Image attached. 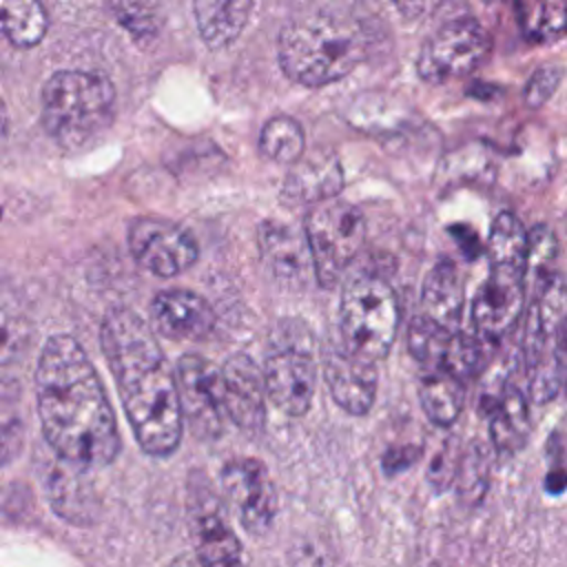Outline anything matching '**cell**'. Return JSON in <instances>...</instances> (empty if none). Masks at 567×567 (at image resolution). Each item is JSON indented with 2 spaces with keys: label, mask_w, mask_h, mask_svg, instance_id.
I'll list each match as a JSON object with an SVG mask.
<instances>
[{
  "label": "cell",
  "mask_w": 567,
  "mask_h": 567,
  "mask_svg": "<svg viewBox=\"0 0 567 567\" xmlns=\"http://www.w3.org/2000/svg\"><path fill=\"white\" fill-rule=\"evenodd\" d=\"M35 403L47 443L82 467L111 463L120 434L102 381L69 334L49 337L35 368Z\"/></svg>",
  "instance_id": "6da1fadb"
},
{
  "label": "cell",
  "mask_w": 567,
  "mask_h": 567,
  "mask_svg": "<svg viewBox=\"0 0 567 567\" xmlns=\"http://www.w3.org/2000/svg\"><path fill=\"white\" fill-rule=\"evenodd\" d=\"M527 264L489 261V275L472 303L476 332L487 339H501L518 319L525 299Z\"/></svg>",
  "instance_id": "30bf717a"
},
{
  "label": "cell",
  "mask_w": 567,
  "mask_h": 567,
  "mask_svg": "<svg viewBox=\"0 0 567 567\" xmlns=\"http://www.w3.org/2000/svg\"><path fill=\"white\" fill-rule=\"evenodd\" d=\"M341 188L343 171L339 157L328 148H315L290 164V171L281 184V199L290 206H315L337 197Z\"/></svg>",
  "instance_id": "e0dca14e"
},
{
  "label": "cell",
  "mask_w": 567,
  "mask_h": 567,
  "mask_svg": "<svg viewBox=\"0 0 567 567\" xmlns=\"http://www.w3.org/2000/svg\"><path fill=\"white\" fill-rule=\"evenodd\" d=\"M264 379L268 399L275 408L290 416H303L312 403L317 383L312 348L270 346Z\"/></svg>",
  "instance_id": "8fae6325"
},
{
  "label": "cell",
  "mask_w": 567,
  "mask_h": 567,
  "mask_svg": "<svg viewBox=\"0 0 567 567\" xmlns=\"http://www.w3.org/2000/svg\"><path fill=\"white\" fill-rule=\"evenodd\" d=\"M252 0H193L197 31L206 47L226 49L248 24Z\"/></svg>",
  "instance_id": "ffe728a7"
},
{
  "label": "cell",
  "mask_w": 567,
  "mask_h": 567,
  "mask_svg": "<svg viewBox=\"0 0 567 567\" xmlns=\"http://www.w3.org/2000/svg\"><path fill=\"white\" fill-rule=\"evenodd\" d=\"M323 372L334 403L348 414H365L377 394V368L372 361L350 352L343 343L330 346L323 357Z\"/></svg>",
  "instance_id": "9a60e30c"
},
{
  "label": "cell",
  "mask_w": 567,
  "mask_h": 567,
  "mask_svg": "<svg viewBox=\"0 0 567 567\" xmlns=\"http://www.w3.org/2000/svg\"><path fill=\"white\" fill-rule=\"evenodd\" d=\"M190 523L202 567H244L241 543L228 527L217 496L202 485L190 487Z\"/></svg>",
  "instance_id": "4fadbf2b"
},
{
  "label": "cell",
  "mask_w": 567,
  "mask_h": 567,
  "mask_svg": "<svg viewBox=\"0 0 567 567\" xmlns=\"http://www.w3.org/2000/svg\"><path fill=\"white\" fill-rule=\"evenodd\" d=\"M483 2H492V0H483Z\"/></svg>",
  "instance_id": "8d00e7d4"
},
{
  "label": "cell",
  "mask_w": 567,
  "mask_h": 567,
  "mask_svg": "<svg viewBox=\"0 0 567 567\" xmlns=\"http://www.w3.org/2000/svg\"><path fill=\"white\" fill-rule=\"evenodd\" d=\"M343 346L377 363L390 352L399 328V303L388 279L363 272L348 279L339 312Z\"/></svg>",
  "instance_id": "5b68a950"
},
{
  "label": "cell",
  "mask_w": 567,
  "mask_h": 567,
  "mask_svg": "<svg viewBox=\"0 0 567 567\" xmlns=\"http://www.w3.org/2000/svg\"><path fill=\"white\" fill-rule=\"evenodd\" d=\"M226 412L246 432H261L266 425V379L248 354H233L224 368Z\"/></svg>",
  "instance_id": "2e32d148"
},
{
  "label": "cell",
  "mask_w": 567,
  "mask_h": 567,
  "mask_svg": "<svg viewBox=\"0 0 567 567\" xmlns=\"http://www.w3.org/2000/svg\"><path fill=\"white\" fill-rule=\"evenodd\" d=\"M128 248L135 261L157 277H175L197 261V241L179 224L159 217H137L128 226Z\"/></svg>",
  "instance_id": "9c48e42d"
},
{
  "label": "cell",
  "mask_w": 567,
  "mask_h": 567,
  "mask_svg": "<svg viewBox=\"0 0 567 567\" xmlns=\"http://www.w3.org/2000/svg\"><path fill=\"white\" fill-rule=\"evenodd\" d=\"M374 42V22L343 2L323 0L288 18L277 55L292 82L317 89L352 73L370 58Z\"/></svg>",
  "instance_id": "3957f363"
},
{
  "label": "cell",
  "mask_w": 567,
  "mask_h": 567,
  "mask_svg": "<svg viewBox=\"0 0 567 567\" xmlns=\"http://www.w3.org/2000/svg\"><path fill=\"white\" fill-rule=\"evenodd\" d=\"M492 443L501 454H516L529 434V408L527 399L516 385H505L498 399H494L489 416Z\"/></svg>",
  "instance_id": "7402d4cb"
},
{
  "label": "cell",
  "mask_w": 567,
  "mask_h": 567,
  "mask_svg": "<svg viewBox=\"0 0 567 567\" xmlns=\"http://www.w3.org/2000/svg\"><path fill=\"white\" fill-rule=\"evenodd\" d=\"M290 567H332V560L323 554L321 545L317 540L299 538L290 547Z\"/></svg>",
  "instance_id": "836d02e7"
},
{
  "label": "cell",
  "mask_w": 567,
  "mask_h": 567,
  "mask_svg": "<svg viewBox=\"0 0 567 567\" xmlns=\"http://www.w3.org/2000/svg\"><path fill=\"white\" fill-rule=\"evenodd\" d=\"M452 334L427 315L414 317L408 326V350L425 370H441Z\"/></svg>",
  "instance_id": "d4e9b609"
},
{
  "label": "cell",
  "mask_w": 567,
  "mask_h": 567,
  "mask_svg": "<svg viewBox=\"0 0 567 567\" xmlns=\"http://www.w3.org/2000/svg\"><path fill=\"white\" fill-rule=\"evenodd\" d=\"M259 252L272 279L290 290H299L315 275L312 252L306 233L292 226L268 219L259 226Z\"/></svg>",
  "instance_id": "5bb4252c"
},
{
  "label": "cell",
  "mask_w": 567,
  "mask_h": 567,
  "mask_svg": "<svg viewBox=\"0 0 567 567\" xmlns=\"http://www.w3.org/2000/svg\"><path fill=\"white\" fill-rule=\"evenodd\" d=\"M175 374L184 421L199 439H217L228 416L221 370H215L202 354L190 352L177 361Z\"/></svg>",
  "instance_id": "ba28073f"
},
{
  "label": "cell",
  "mask_w": 567,
  "mask_h": 567,
  "mask_svg": "<svg viewBox=\"0 0 567 567\" xmlns=\"http://www.w3.org/2000/svg\"><path fill=\"white\" fill-rule=\"evenodd\" d=\"M560 78H563V71L554 64H547V66H540L532 73V78L527 80V86H525V102L536 109V106H543L551 95L554 91L558 89L560 84Z\"/></svg>",
  "instance_id": "4dcf8cb0"
},
{
  "label": "cell",
  "mask_w": 567,
  "mask_h": 567,
  "mask_svg": "<svg viewBox=\"0 0 567 567\" xmlns=\"http://www.w3.org/2000/svg\"><path fill=\"white\" fill-rule=\"evenodd\" d=\"M421 405L432 423L450 425L456 421L463 408L465 390L463 381L447 370H425L419 383Z\"/></svg>",
  "instance_id": "603a6c76"
},
{
  "label": "cell",
  "mask_w": 567,
  "mask_h": 567,
  "mask_svg": "<svg viewBox=\"0 0 567 567\" xmlns=\"http://www.w3.org/2000/svg\"><path fill=\"white\" fill-rule=\"evenodd\" d=\"M306 135L301 124L290 115H275L261 126L259 151L279 164H292L303 155Z\"/></svg>",
  "instance_id": "484cf974"
},
{
  "label": "cell",
  "mask_w": 567,
  "mask_h": 567,
  "mask_svg": "<svg viewBox=\"0 0 567 567\" xmlns=\"http://www.w3.org/2000/svg\"><path fill=\"white\" fill-rule=\"evenodd\" d=\"M42 126L64 148L93 142L113 120L115 86L95 71H58L42 86Z\"/></svg>",
  "instance_id": "277c9868"
},
{
  "label": "cell",
  "mask_w": 567,
  "mask_h": 567,
  "mask_svg": "<svg viewBox=\"0 0 567 567\" xmlns=\"http://www.w3.org/2000/svg\"><path fill=\"white\" fill-rule=\"evenodd\" d=\"M489 483V454L481 441H474L461 456L458 472H456V487L458 496L474 505L483 498Z\"/></svg>",
  "instance_id": "83f0119b"
},
{
  "label": "cell",
  "mask_w": 567,
  "mask_h": 567,
  "mask_svg": "<svg viewBox=\"0 0 567 567\" xmlns=\"http://www.w3.org/2000/svg\"><path fill=\"white\" fill-rule=\"evenodd\" d=\"M441 0H392V4L396 7V11L403 16V18H421V16H427L430 11H434V7L439 4Z\"/></svg>",
  "instance_id": "e575fe53"
},
{
  "label": "cell",
  "mask_w": 567,
  "mask_h": 567,
  "mask_svg": "<svg viewBox=\"0 0 567 567\" xmlns=\"http://www.w3.org/2000/svg\"><path fill=\"white\" fill-rule=\"evenodd\" d=\"M485 341L487 339H483L481 334L472 337V334H465V332L456 330L450 339L443 370L452 372L461 381L474 377L481 370L483 361H485V348H483Z\"/></svg>",
  "instance_id": "f1b7e54d"
},
{
  "label": "cell",
  "mask_w": 567,
  "mask_h": 567,
  "mask_svg": "<svg viewBox=\"0 0 567 567\" xmlns=\"http://www.w3.org/2000/svg\"><path fill=\"white\" fill-rule=\"evenodd\" d=\"M556 357H558V368H560V383H563V390L567 392V328L563 330V334L558 339Z\"/></svg>",
  "instance_id": "d590c367"
},
{
  "label": "cell",
  "mask_w": 567,
  "mask_h": 567,
  "mask_svg": "<svg viewBox=\"0 0 567 567\" xmlns=\"http://www.w3.org/2000/svg\"><path fill=\"white\" fill-rule=\"evenodd\" d=\"M458 463H461V458L456 456L454 445L447 443V445L434 456V461H432V465H430V472H427V481H430L436 489H445V487L456 478Z\"/></svg>",
  "instance_id": "d6a6232c"
},
{
  "label": "cell",
  "mask_w": 567,
  "mask_h": 567,
  "mask_svg": "<svg viewBox=\"0 0 567 567\" xmlns=\"http://www.w3.org/2000/svg\"><path fill=\"white\" fill-rule=\"evenodd\" d=\"M113 18L128 31V35L146 47L159 33V0H104Z\"/></svg>",
  "instance_id": "4316f807"
},
{
  "label": "cell",
  "mask_w": 567,
  "mask_h": 567,
  "mask_svg": "<svg viewBox=\"0 0 567 567\" xmlns=\"http://www.w3.org/2000/svg\"><path fill=\"white\" fill-rule=\"evenodd\" d=\"M423 310L443 328L456 332L463 312V284L452 261H439L423 281Z\"/></svg>",
  "instance_id": "44dd1931"
},
{
  "label": "cell",
  "mask_w": 567,
  "mask_h": 567,
  "mask_svg": "<svg viewBox=\"0 0 567 567\" xmlns=\"http://www.w3.org/2000/svg\"><path fill=\"white\" fill-rule=\"evenodd\" d=\"M221 485L241 525L255 536L266 534L277 514V494L266 467L257 458H233L221 470Z\"/></svg>",
  "instance_id": "7c38bea8"
},
{
  "label": "cell",
  "mask_w": 567,
  "mask_h": 567,
  "mask_svg": "<svg viewBox=\"0 0 567 567\" xmlns=\"http://www.w3.org/2000/svg\"><path fill=\"white\" fill-rule=\"evenodd\" d=\"M82 470V465L55 454L44 472V494L53 512L73 525H91L100 512L93 485Z\"/></svg>",
  "instance_id": "ac0fdd59"
},
{
  "label": "cell",
  "mask_w": 567,
  "mask_h": 567,
  "mask_svg": "<svg viewBox=\"0 0 567 567\" xmlns=\"http://www.w3.org/2000/svg\"><path fill=\"white\" fill-rule=\"evenodd\" d=\"M155 328L168 339H206L215 328L208 301L190 290H162L151 303Z\"/></svg>",
  "instance_id": "d6986e66"
},
{
  "label": "cell",
  "mask_w": 567,
  "mask_h": 567,
  "mask_svg": "<svg viewBox=\"0 0 567 567\" xmlns=\"http://www.w3.org/2000/svg\"><path fill=\"white\" fill-rule=\"evenodd\" d=\"M556 257V237L547 226H536L529 233L527 246V275L534 277L536 284H543L551 272V264Z\"/></svg>",
  "instance_id": "f546056e"
},
{
  "label": "cell",
  "mask_w": 567,
  "mask_h": 567,
  "mask_svg": "<svg viewBox=\"0 0 567 567\" xmlns=\"http://www.w3.org/2000/svg\"><path fill=\"white\" fill-rule=\"evenodd\" d=\"M128 425L151 456L171 454L182 439L184 412L173 374L153 330L128 308L111 310L100 330Z\"/></svg>",
  "instance_id": "7a4b0ae2"
},
{
  "label": "cell",
  "mask_w": 567,
  "mask_h": 567,
  "mask_svg": "<svg viewBox=\"0 0 567 567\" xmlns=\"http://www.w3.org/2000/svg\"><path fill=\"white\" fill-rule=\"evenodd\" d=\"M536 31L540 35H558L567 27V0H543L536 16Z\"/></svg>",
  "instance_id": "1f68e13d"
},
{
  "label": "cell",
  "mask_w": 567,
  "mask_h": 567,
  "mask_svg": "<svg viewBox=\"0 0 567 567\" xmlns=\"http://www.w3.org/2000/svg\"><path fill=\"white\" fill-rule=\"evenodd\" d=\"M489 51L485 27L465 16L439 27L421 47L416 58L419 78L430 84H443L474 71Z\"/></svg>",
  "instance_id": "52a82bcc"
},
{
  "label": "cell",
  "mask_w": 567,
  "mask_h": 567,
  "mask_svg": "<svg viewBox=\"0 0 567 567\" xmlns=\"http://www.w3.org/2000/svg\"><path fill=\"white\" fill-rule=\"evenodd\" d=\"M0 24L13 47L31 49L42 42L49 18L42 0H0Z\"/></svg>",
  "instance_id": "cb8c5ba5"
},
{
  "label": "cell",
  "mask_w": 567,
  "mask_h": 567,
  "mask_svg": "<svg viewBox=\"0 0 567 567\" xmlns=\"http://www.w3.org/2000/svg\"><path fill=\"white\" fill-rule=\"evenodd\" d=\"M306 239L312 252L315 277L323 288H334L365 244L361 210L343 199H326L306 215Z\"/></svg>",
  "instance_id": "8992f818"
}]
</instances>
